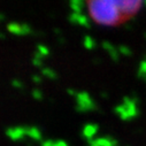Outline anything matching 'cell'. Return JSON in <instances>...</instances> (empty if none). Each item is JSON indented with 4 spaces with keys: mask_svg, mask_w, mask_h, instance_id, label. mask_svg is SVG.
Masks as SVG:
<instances>
[{
    "mask_svg": "<svg viewBox=\"0 0 146 146\" xmlns=\"http://www.w3.org/2000/svg\"><path fill=\"white\" fill-rule=\"evenodd\" d=\"M140 1H90L85 4L93 22L100 25H117L131 20L143 7Z\"/></svg>",
    "mask_w": 146,
    "mask_h": 146,
    "instance_id": "cell-1",
    "label": "cell"
},
{
    "mask_svg": "<svg viewBox=\"0 0 146 146\" xmlns=\"http://www.w3.org/2000/svg\"><path fill=\"white\" fill-rule=\"evenodd\" d=\"M7 30L16 36H27L31 33V28L28 24L19 23V22H11L7 25Z\"/></svg>",
    "mask_w": 146,
    "mask_h": 146,
    "instance_id": "cell-2",
    "label": "cell"
},
{
    "mask_svg": "<svg viewBox=\"0 0 146 146\" xmlns=\"http://www.w3.org/2000/svg\"><path fill=\"white\" fill-rule=\"evenodd\" d=\"M6 135L14 141L23 139V137L27 136V128L22 127H15V128H9L6 130Z\"/></svg>",
    "mask_w": 146,
    "mask_h": 146,
    "instance_id": "cell-3",
    "label": "cell"
},
{
    "mask_svg": "<svg viewBox=\"0 0 146 146\" xmlns=\"http://www.w3.org/2000/svg\"><path fill=\"white\" fill-rule=\"evenodd\" d=\"M70 21L75 22L80 25H83V27H89V22L86 20L85 16H83L82 14H77V13H74L71 16H70Z\"/></svg>",
    "mask_w": 146,
    "mask_h": 146,
    "instance_id": "cell-4",
    "label": "cell"
},
{
    "mask_svg": "<svg viewBox=\"0 0 146 146\" xmlns=\"http://www.w3.org/2000/svg\"><path fill=\"white\" fill-rule=\"evenodd\" d=\"M27 136L35 140L42 139V132L37 128H27Z\"/></svg>",
    "mask_w": 146,
    "mask_h": 146,
    "instance_id": "cell-5",
    "label": "cell"
},
{
    "mask_svg": "<svg viewBox=\"0 0 146 146\" xmlns=\"http://www.w3.org/2000/svg\"><path fill=\"white\" fill-rule=\"evenodd\" d=\"M96 131H97V128L94 125H88V127H85L84 133H85L86 137H92L96 133Z\"/></svg>",
    "mask_w": 146,
    "mask_h": 146,
    "instance_id": "cell-6",
    "label": "cell"
},
{
    "mask_svg": "<svg viewBox=\"0 0 146 146\" xmlns=\"http://www.w3.org/2000/svg\"><path fill=\"white\" fill-rule=\"evenodd\" d=\"M43 75H45L46 77H50V78H55L56 77L55 71L50 69V68H44L43 69Z\"/></svg>",
    "mask_w": 146,
    "mask_h": 146,
    "instance_id": "cell-7",
    "label": "cell"
},
{
    "mask_svg": "<svg viewBox=\"0 0 146 146\" xmlns=\"http://www.w3.org/2000/svg\"><path fill=\"white\" fill-rule=\"evenodd\" d=\"M12 85H13L14 88H16V89H22V88H23V84H22V82L17 81V80H14V81H12Z\"/></svg>",
    "mask_w": 146,
    "mask_h": 146,
    "instance_id": "cell-8",
    "label": "cell"
},
{
    "mask_svg": "<svg viewBox=\"0 0 146 146\" xmlns=\"http://www.w3.org/2000/svg\"><path fill=\"white\" fill-rule=\"evenodd\" d=\"M32 97H33L35 99H37V100H40V99L43 98V96H42L40 91H38V90H35V91H33V93H32Z\"/></svg>",
    "mask_w": 146,
    "mask_h": 146,
    "instance_id": "cell-9",
    "label": "cell"
},
{
    "mask_svg": "<svg viewBox=\"0 0 146 146\" xmlns=\"http://www.w3.org/2000/svg\"><path fill=\"white\" fill-rule=\"evenodd\" d=\"M32 80H33V81H35L36 83H37V84L42 82V77H40V76H37V75H35V76H32Z\"/></svg>",
    "mask_w": 146,
    "mask_h": 146,
    "instance_id": "cell-10",
    "label": "cell"
},
{
    "mask_svg": "<svg viewBox=\"0 0 146 146\" xmlns=\"http://www.w3.org/2000/svg\"><path fill=\"white\" fill-rule=\"evenodd\" d=\"M4 20H5V15L3 13H0V22H3Z\"/></svg>",
    "mask_w": 146,
    "mask_h": 146,
    "instance_id": "cell-11",
    "label": "cell"
}]
</instances>
